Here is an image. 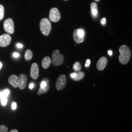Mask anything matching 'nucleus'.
Masks as SVG:
<instances>
[{
	"label": "nucleus",
	"mask_w": 132,
	"mask_h": 132,
	"mask_svg": "<svg viewBox=\"0 0 132 132\" xmlns=\"http://www.w3.org/2000/svg\"><path fill=\"white\" fill-rule=\"evenodd\" d=\"M119 51L120 52L118 57L119 62L123 65L127 64L130 60L131 55L130 49L127 46L123 45L119 47Z\"/></svg>",
	"instance_id": "obj_1"
},
{
	"label": "nucleus",
	"mask_w": 132,
	"mask_h": 132,
	"mask_svg": "<svg viewBox=\"0 0 132 132\" xmlns=\"http://www.w3.org/2000/svg\"><path fill=\"white\" fill-rule=\"evenodd\" d=\"M52 24L48 19L44 18L41 20L40 28L43 35L48 36L52 30Z\"/></svg>",
	"instance_id": "obj_2"
},
{
	"label": "nucleus",
	"mask_w": 132,
	"mask_h": 132,
	"mask_svg": "<svg viewBox=\"0 0 132 132\" xmlns=\"http://www.w3.org/2000/svg\"><path fill=\"white\" fill-rule=\"evenodd\" d=\"M64 60V57L60 54L59 50H55L52 54V64L53 66H61Z\"/></svg>",
	"instance_id": "obj_3"
},
{
	"label": "nucleus",
	"mask_w": 132,
	"mask_h": 132,
	"mask_svg": "<svg viewBox=\"0 0 132 132\" xmlns=\"http://www.w3.org/2000/svg\"><path fill=\"white\" fill-rule=\"evenodd\" d=\"M4 28L9 34H13L14 32V24L13 20L11 18L6 19L4 23Z\"/></svg>",
	"instance_id": "obj_4"
},
{
	"label": "nucleus",
	"mask_w": 132,
	"mask_h": 132,
	"mask_svg": "<svg viewBox=\"0 0 132 132\" xmlns=\"http://www.w3.org/2000/svg\"><path fill=\"white\" fill-rule=\"evenodd\" d=\"M67 83V77L64 75H62L59 76L56 82L55 87L57 90H63Z\"/></svg>",
	"instance_id": "obj_5"
},
{
	"label": "nucleus",
	"mask_w": 132,
	"mask_h": 132,
	"mask_svg": "<svg viewBox=\"0 0 132 132\" xmlns=\"http://www.w3.org/2000/svg\"><path fill=\"white\" fill-rule=\"evenodd\" d=\"M49 17L51 21L53 22H57L61 19V15L58 10L57 8H52L50 12Z\"/></svg>",
	"instance_id": "obj_6"
},
{
	"label": "nucleus",
	"mask_w": 132,
	"mask_h": 132,
	"mask_svg": "<svg viewBox=\"0 0 132 132\" xmlns=\"http://www.w3.org/2000/svg\"><path fill=\"white\" fill-rule=\"evenodd\" d=\"M11 41V37L8 34H4L0 36V47H6Z\"/></svg>",
	"instance_id": "obj_7"
},
{
	"label": "nucleus",
	"mask_w": 132,
	"mask_h": 132,
	"mask_svg": "<svg viewBox=\"0 0 132 132\" xmlns=\"http://www.w3.org/2000/svg\"><path fill=\"white\" fill-rule=\"evenodd\" d=\"M19 87L20 89L24 90L26 87L28 82V77L24 74H21L18 77Z\"/></svg>",
	"instance_id": "obj_8"
},
{
	"label": "nucleus",
	"mask_w": 132,
	"mask_h": 132,
	"mask_svg": "<svg viewBox=\"0 0 132 132\" xmlns=\"http://www.w3.org/2000/svg\"><path fill=\"white\" fill-rule=\"evenodd\" d=\"M108 62L107 58L106 57H101L96 64V68L98 71H103L105 68Z\"/></svg>",
	"instance_id": "obj_9"
},
{
	"label": "nucleus",
	"mask_w": 132,
	"mask_h": 132,
	"mask_svg": "<svg viewBox=\"0 0 132 132\" xmlns=\"http://www.w3.org/2000/svg\"><path fill=\"white\" fill-rule=\"evenodd\" d=\"M30 76L33 79H36L39 76V68L38 65L36 63H34L30 69Z\"/></svg>",
	"instance_id": "obj_10"
},
{
	"label": "nucleus",
	"mask_w": 132,
	"mask_h": 132,
	"mask_svg": "<svg viewBox=\"0 0 132 132\" xmlns=\"http://www.w3.org/2000/svg\"><path fill=\"white\" fill-rule=\"evenodd\" d=\"M9 82L14 88H16L19 87V79L16 75H13L10 76L9 78Z\"/></svg>",
	"instance_id": "obj_11"
},
{
	"label": "nucleus",
	"mask_w": 132,
	"mask_h": 132,
	"mask_svg": "<svg viewBox=\"0 0 132 132\" xmlns=\"http://www.w3.org/2000/svg\"><path fill=\"white\" fill-rule=\"evenodd\" d=\"M51 63H52V60L50 57H45L43 59L42 61V66L43 68L45 69H47L50 66Z\"/></svg>",
	"instance_id": "obj_12"
},
{
	"label": "nucleus",
	"mask_w": 132,
	"mask_h": 132,
	"mask_svg": "<svg viewBox=\"0 0 132 132\" xmlns=\"http://www.w3.org/2000/svg\"><path fill=\"white\" fill-rule=\"evenodd\" d=\"M73 38L74 41L76 43L79 44L83 42L84 41V37H80V36L77 34V29L75 30L73 33Z\"/></svg>",
	"instance_id": "obj_13"
},
{
	"label": "nucleus",
	"mask_w": 132,
	"mask_h": 132,
	"mask_svg": "<svg viewBox=\"0 0 132 132\" xmlns=\"http://www.w3.org/2000/svg\"><path fill=\"white\" fill-rule=\"evenodd\" d=\"M90 9L92 10V13L93 16H96L98 15V7L96 3L93 2L90 4Z\"/></svg>",
	"instance_id": "obj_14"
},
{
	"label": "nucleus",
	"mask_w": 132,
	"mask_h": 132,
	"mask_svg": "<svg viewBox=\"0 0 132 132\" xmlns=\"http://www.w3.org/2000/svg\"><path fill=\"white\" fill-rule=\"evenodd\" d=\"M85 76V73L83 71H79L78 72L76 73V76L73 78L75 81H80L84 78Z\"/></svg>",
	"instance_id": "obj_15"
},
{
	"label": "nucleus",
	"mask_w": 132,
	"mask_h": 132,
	"mask_svg": "<svg viewBox=\"0 0 132 132\" xmlns=\"http://www.w3.org/2000/svg\"><path fill=\"white\" fill-rule=\"evenodd\" d=\"M48 90H49V84H48V83H47L46 86L45 88H40V89L38 90L37 94L39 95H40L41 94H44L47 92Z\"/></svg>",
	"instance_id": "obj_16"
},
{
	"label": "nucleus",
	"mask_w": 132,
	"mask_h": 132,
	"mask_svg": "<svg viewBox=\"0 0 132 132\" xmlns=\"http://www.w3.org/2000/svg\"><path fill=\"white\" fill-rule=\"evenodd\" d=\"M32 56H33L32 52L30 50H27L26 53H25V55H24L25 59L27 60H30L32 58Z\"/></svg>",
	"instance_id": "obj_17"
},
{
	"label": "nucleus",
	"mask_w": 132,
	"mask_h": 132,
	"mask_svg": "<svg viewBox=\"0 0 132 132\" xmlns=\"http://www.w3.org/2000/svg\"><path fill=\"white\" fill-rule=\"evenodd\" d=\"M10 90L9 89H5L3 91L0 92V100L4 97H7L10 94Z\"/></svg>",
	"instance_id": "obj_18"
},
{
	"label": "nucleus",
	"mask_w": 132,
	"mask_h": 132,
	"mask_svg": "<svg viewBox=\"0 0 132 132\" xmlns=\"http://www.w3.org/2000/svg\"><path fill=\"white\" fill-rule=\"evenodd\" d=\"M73 69L76 71H79L81 69V64L79 62H76L73 66Z\"/></svg>",
	"instance_id": "obj_19"
},
{
	"label": "nucleus",
	"mask_w": 132,
	"mask_h": 132,
	"mask_svg": "<svg viewBox=\"0 0 132 132\" xmlns=\"http://www.w3.org/2000/svg\"><path fill=\"white\" fill-rule=\"evenodd\" d=\"M5 9L3 5H0V21L3 20L4 17Z\"/></svg>",
	"instance_id": "obj_20"
},
{
	"label": "nucleus",
	"mask_w": 132,
	"mask_h": 132,
	"mask_svg": "<svg viewBox=\"0 0 132 132\" xmlns=\"http://www.w3.org/2000/svg\"><path fill=\"white\" fill-rule=\"evenodd\" d=\"M8 128L5 125L0 126V132H7Z\"/></svg>",
	"instance_id": "obj_21"
},
{
	"label": "nucleus",
	"mask_w": 132,
	"mask_h": 132,
	"mask_svg": "<svg viewBox=\"0 0 132 132\" xmlns=\"http://www.w3.org/2000/svg\"><path fill=\"white\" fill-rule=\"evenodd\" d=\"M1 104L3 106H5L7 102V97H4V98H2L1 99Z\"/></svg>",
	"instance_id": "obj_22"
},
{
	"label": "nucleus",
	"mask_w": 132,
	"mask_h": 132,
	"mask_svg": "<svg viewBox=\"0 0 132 132\" xmlns=\"http://www.w3.org/2000/svg\"><path fill=\"white\" fill-rule=\"evenodd\" d=\"M47 84V83H46L45 81L43 80L42 82H41V85H40V88H45Z\"/></svg>",
	"instance_id": "obj_23"
},
{
	"label": "nucleus",
	"mask_w": 132,
	"mask_h": 132,
	"mask_svg": "<svg viewBox=\"0 0 132 132\" xmlns=\"http://www.w3.org/2000/svg\"><path fill=\"white\" fill-rule=\"evenodd\" d=\"M90 59H87L86 61V64H85V67L86 68H88L90 66Z\"/></svg>",
	"instance_id": "obj_24"
},
{
	"label": "nucleus",
	"mask_w": 132,
	"mask_h": 132,
	"mask_svg": "<svg viewBox=\"0 0 132 132\" xmlns=\"http://www.w3.org/2000/svg\"><path fill=\"white\" fill-rule=\"evenodd\" d=\"M11 108L13 110H15L17 108V104L16 102H13L11 105Z\"/></svg>",
	"instance_id": "obj_25"
},
{
	"label": "nucleus",
	"mask_w": 132,
	"mask_h": 132,
	"mask_svg": "<svg viewBox=\"0 0 132 132\" xmlns=\"http://www.w3.org/2000/svg\"><path fill=\"white\" fill-rule=\"evenodd\" d=\"M101 23L103 25H105L106 23V19L105 18H103V19H101Z\"/></svg>",
	"instance_id": "obj_26"
},
{
	"label": "nucleus",
	"mask_w": 132,
	"mask_h": 132,
	"mask_svg": "<svg viewBox=\"0 0 132 132\" xmlns=\"http://www.w3.org/2000/svg\"><path fill=\"white\" fill-rule=\"evenodd\" d=\"M19 56H20V54L17 52H14L13 54V56L14 57V58H17L19 57Z\"/></svg>",
	"instance_id": "obj_27"
},
{
	"label": "nucleus",
	"mask_w": 132,
	"mask_h": 132,
	"mask_svg": "<svg viewBox=\"0 0 132 132\" xmlns=\"http://www.w3.org/2000/svg\"><path fill=\"white\" fill-rule=\"evenodd\" d=\"M76 72H73V73H72L71 74V77L73 79V78L76 76Z\"/></svg>",
	"instance_id": "obj_28"
},
{
	"label": "nucleus",
	"mask_w": 132,
	"mask_h": 132,
	"mask_svg": "<svg viewBox=\"0 0 132 132\" xmlns=\"http://www.w3.org/2000/svg\"><path fill=\"white\" fill-rule=\"evenodd\" d=\"M17 47H18V48H22L23 47V45L21 44L18 43L17 44Z\"/></svg>",
	"instance_id": "obj_29"
},
{
	"label": "nucleus",
	"mask_w": 132,
	"mask_h": 132,
	"mask_svg": "<svg viewBox=\"0 0 132 132\" xmlns=\"http://www.w3.org/2000/svg\"><path fill=\"white\" fill-rule=\"evenodd\" d=\"M34 87V84L33 83H31L29 86V88L30 89H32Z\"/></svg>",
	"instance_id": "obj_30"
},
{
	"label": "nucleus",
	"mask_w": 132,
	"mask_h": 132,
	"mask_svg": "<svg viewBox=\"0 0 132 132\" xmlns=\"http://www.w3.org/2000/svg\"><path fill=\"white\" fill-rule=\"evenodd\" d=\"M108 54L110 56H111L113 54V52H112V51L111 50H109V51H108Z\"/></svg>",
	"instance_id": "obj_31"
},
{
	"label": "nucleus",
	"mask_w": 132,
	"mask_h": 132,
	"mask_svg": "<svg viewBox=\"0 0 132 132\" xmlns=\"http://www.w3.org/2000/svg\"><path fill=\"white\" fill-rule=\"evenodd\" d=\"M44 81H45L46 83H49V80H48V79L47 78H45L44 79H43Z\"/></svg>",
	"instance_id": "obj_32"
},
{
	"label": "nucleus",
	"mask_w": 132,
	"mask_h": 132,
	"mask_svg": "<svg viewBox=\"0 0 132 132\" xmlns=\"http://www.w3.org/2000/svg\"><path fill=\"white\" fill-rule=\"evenodd\" d=\"M10 132H18V131L16 129H13V130H11V131H10Z\"/></svg>",
	"instance_id": "obj_33"
},
{
	"label": "nucleus",
	"mask_w": 132,
	"mask_h": 132,
	"mask_svg": "<svg viewBox=\"0 0 132 132\" xmlns=\"http://www.w3.org/2000/svg\"><path fill=\"white\" fill-rule=\"evenodd\" d=\"M2 66H3V64H2V62H0V70L2 69Z\"/></svg>",
	"instance_id": "obj_34"
},
{
	"label": "nucleus",
	"mask_w": 132,
	"mask_h": 132,
	"mask_svg": "<svg viewBox=\"0 0 132 132\" xmlns=\"http://www.w3.org/2000/svg\"><path fill=\"white\" fill-rule=\"evenodd\" d=\"M95 1H96V2H99V1H100V0H94Z\"/></svg>",
	"instance_id": "obj_35"
},
{
	"label": "nucleus",
	"mask_w": 132,
	"mask_h": 132,
	"mask_svg": "<svg viewBox=\"0 0 132 132\" xmlns=\"http://www.w3.org/2000/svg\"><path fill=\"white\" fill-rule=\"evenodd\" d=\"M65 1H68V0H65Z\"/></svg>",
	"instance_id": "obj_36"
}]
</instances>
